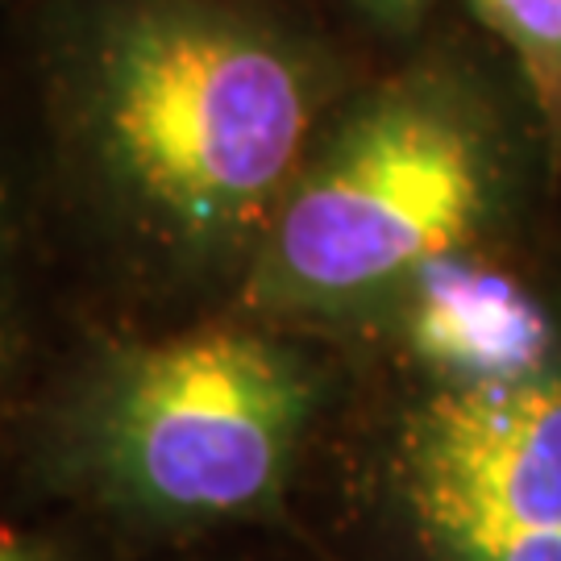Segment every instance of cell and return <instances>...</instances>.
Returning <instances> with one entry per match:
<instances>
[{
  "label": "cell",
  "mask_w": 561,
  "mask_h": 561,
  "mask_svg": "<svg viewBox=\"0 0 561 561\" xmlns=\"http://www.w3.org/2000/svg\"><path fill=\"white\" fill-rule=\"evenodd\" d=\"M333 400L321 350L238 308L108 350L76 396L67 445L113 512L150 528L262 520L291 491Z\"/></svg>",
  "instance_id": "4"
},
{
  "label": "cell",
  "mask_w": 561,
  "mask_h": 561,
  "mask_svg": "<svg viewBox=\"0 0 561 561\" xmlns=\"http://www.w3.org/2000/svg\"><path fill=\"white\" fill-rule=\"evenodd\" d=\"M337 9L358 25V34L382 55L416 42L445 9V0H337Z\"/></svg>",
  "instance_id": "7"
},
{
  "label": "cell",
  "mask_w": 561,
  "mask_h": 561,
  "mask_svg": "<svg viewBox=\"0 0 561 561\" xmlns=\"http://www.w3.org/2000/svg\"><path fill=\"white\" fill-rule=\"evenodd\" d=\"M558 196L520 76L445 0L324 121L229 308L382 333L437 271L541 238Z\"/></svg>",
  "instance_id": "2"
},
{
  "label": "cell",
  "mask_w": 561,
  "mask_h": 561,
  "mask_svg": "<svg viewBox=\"0 0 561 561\" xmlns=\"http://www.w3.org/2000/svg\"><path fill=\"white\" fill-rule=\"evenodd\" d=\"M46 233L141 300L229 308L382 59L337 0H0Z\"/></svg>",
  "instance_id": "1"
},
{
  "label": "cell",
  "mask_w": 561,
  "mask_h": 561,
  "mask_svg": "<svg viewBox=\"0 0 561 561\" xmlns=\"http://www.w3.org/2000/svg\"><path fill=\"white\" fill-rule=\"evenodd\" d=\"M0 561H50V558L42 549H34L30 541H21V537L0 528Z\"/></svg>",
  "instance_id": "8"
},
{
  "label": "cell",
  "mask_w": 561,
  "mask_h": 561,
  "mask_svg": "<svg viewBox=\"0 0 561 561\" xmlns=\"http://www.w3.org/2000/svg\"><path fill=\"white\" fill-rule=\"evenodd\" d=\"M520 76L561 175V0H454Z\"/></svg>",
  "instance_id": "6"
},
{
  "label": "cell",
  "mask_w": 561,
  "mask_h": 561,
  "mask_svg": "<svg viewBox=\"0 0 561 561\" xmlns=\"http://www.w3.org/2000/svg\"><path fill=\"white\" fill-rule=\"evenodd\" d=\"M382 337L370 495L391 561H561V275L541 238L437 271Z\"/></svg>",
  "instance_id": "3"
},
{
  "label": "cell",
  "mask_w": 561,
  "mask_h": 561,
  "mask_svg": "<svg viewBox=\"0 0 561 561\" xmlns=\"http://www.w3.org/2000/svg\"><path fill=\"white\" fill-rule=\"evenodd\" d=\"M46 245H50V233H46L38 183L30 167V146H25L21 113L13 101V83L0 59V366Z\"/></svg>",
  "instance_id": "5"
}]
</instances>
